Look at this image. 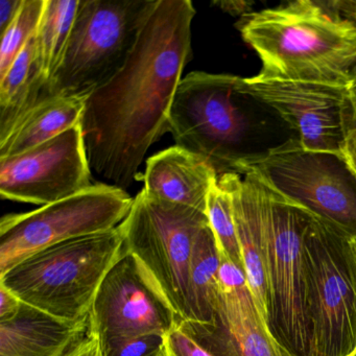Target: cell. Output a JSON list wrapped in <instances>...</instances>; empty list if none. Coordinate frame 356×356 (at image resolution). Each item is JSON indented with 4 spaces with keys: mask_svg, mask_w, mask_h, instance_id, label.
<instances>
[{
    "mask_svg": "<svg viewBox=\"0 0 356 356\" xmlns=\"http://www.w3.org/2000/svg\"><path fill=\"white\" fill-rule=\"evenodd\" d=\"M214 5L218 6L220 10L231 14L233 16L245 15L251 8V3L245 1H216Z\"/></svg>",
    "mask_w": 356,
    "mask_h": 356,
    "instance_id": "30",
    "label": "cell"
},
{
    "mask_svg": "<svg viewBox=\"0 0 356 356\" xmlns=\"http://www.w3.org/2000/svg\"><path fill=\"white\" fill-rule=\"evenodd\" d=\"M178 322L155 279L126 251L104 278L89 314L90 335L99 345L147 333L168 335Z\"/></svg>",
    "mask_w": 356,
    "mask_h": 356,
    "instance_id": "12",
    "label": "cell"
},
{
    "mask_svg": "<svg viewBox=\"0 0 356 356\" xmlns=\"http://www.w3.org/2000/svg\"><path fill=\"white\" fill-rule=\"evenodd\" d=\"M350 243H351L352 250H353L354 255L356 257V234H350Z\"/></svg>",
    "mask_w": 356,
    "mask_h": 356,
    "instance_id": "33",
    "label": "cell"
},
{
    "mask_svg": "<svg viewBox=\"0 0 356 356\" xmlns=\"http://www.w3.org/2000/svg\"><path fill=\"white\" fill-rule=\"evenodd\" d=\"M81 0H45L36 34L39 63L47 82L63 60Z\"/></svg>",
    "mask_w": 356,
    "mask_h": 356,
    "instance_id": "21",
    "label": "cell"
},
{
    "mask_svg": "<svg viewBox=\"0 0 356 356\" xmlns=\"http://www.w3.org/2000/svg\"><path fill=\"white\" fill-rule=\"evenodd\" d=\"M90 337L89 318L67 322L22 303L0 322V356H72Z\"/></svg>",
    "mask_w": 356,
    "mask_h": 356,
    "instance_id": "16",
    "label": "cell"
},
{
    "mask_svg": "<svg viewBox=\"0 0 356 356\" xmlns=\"http://www.w3.org/2000/svg\"><path fill=\"white\" fill-rule=\"evenodd\" d=\"M191 0H156L122 68L86 99L82 127L91 170L126 191L149 147L170 133L185 66L193 58Z\"/></svg>",
    "mask_w": 356,
    "mask_h": 356,
    "instance_id": "1",
    "label": "cell"
},
{
    "mask_svg": "<svg viewBox=\"0 0 356 356\" xmlns=\"http://www.w3.org/2000/svg\"><path fill=\"white\" fill-rule=\"evenodd\" d=\"M206 211L152 199L143 189L120 225L124 251L155 279L179 321H193L189 268L195 237L208 224Z\"/></svg>",
    "mask_w": 356,
    "mask_h": 356,
    "instance_id": "7",
    "label": "cell"
},
{
    "mask_svg": "<svg viewBox=\"0 0 356 356\" xmlns=\"http://www.w3.org/2000/svg\"><path fill=\"white\" fill-rule=\"evenodd\" d=\"M241 92L279 114L296 131L303 149L341 156V147L356 120L347 87L285 81L257 74L241 78Z\"/></svg>",
    "mask_w": 356,
    "mask_h": 356,
    "instance_id": "11",
    "label": "cell"
},
{
    "mask_svg": "<svg viewBox=\"0 0 356 356\" xmlns=\"http://www.w3.org/2000/svg\"><path fill=\"white\" fill-rule=\"evenodd\" d=\"M134 199L114 185L95 184L82 193L0 220V275L51 245L111 230L130 212Z\"/></svg>",
    "mask_w": 356,
    "mask_h": 356,
    "instance_id": "9",
    "label": "cell"
},
{
    "mask_svg": "<svg viewBox=\"0 0 356 356\" xmlns=\"http://www.w3.org/2000/svg\"><path fill=\"white\" fill-rule=\"evenodd\" d=\"M24 3V0H0V34L11 26Z\"/></svg>",
    "mask_w": 356,
    "mask_h": 356,
    "instance_id": "28",
    "label": "cell"
},
{
    "mask_svg": "<svg viewBox=\"0 0 356 356\" xmlns=\"http://www.w3.org/2000/svg\"><path fill=\"white\" fill-rule=\"evenodd\" d=\"M47 78L39 63L36 36L0 79V141L39 102L47 99Z\"/></svg>",
    "mask_w": 356,
    "mask_h": 356,
    "instance_id": "19",
    "label": "cell"
},
{
    "mask_svg": "<svg viewBox=\"0 0 356 356\" xmlns=\"http://www.w3.org/2000/svg\"><path fill=\"white\" fill-rule=\"evenodd\" d=\"M87 97H49L39 102L0 141V158L19 155L81 124Z\"/></svg>",
    "mask_w": 356,
    "mask_h": 356,
    "instance_id": "18",
    "label": "cell"
},
{
    "mask_svg": "<svg viewBox=\"0 0 356 356\" xmlns=\"http://www.w3.org/2000/svg\"><path fill=\"white\" fill-rule=\"evenodd\" d=\"M241 37L260 76L347 87L356 64V26L329 1L297 0L245 16Z\"/></svg>",
    "mask_w": 356,
    "mask_h": 356,
    "instance_id": "2",
    "label": "cell"
},
{
    "mask_svg": "<svg viewBox=\"0 0 356 356\" xmlns=\"http://www.w3.org/2000/svg\"><path fill=\"white\" fill-rule=\"evenodd\" d=\"M341 158L356 181V120L350 128L341 147Z\"/></svg>",
    "mask_w": 356,
    "mask_h": 356,
    "instance_id": "27",
    "label": "cell"
},
{
    "mask_svg": "<svg viewBox=\"0 0 356 356\" xmlns=\"http://www.w3.org/2000/svg\"><path fill=\"white\" fill-rule=\"evenodd\" d=\"M45 0H24L11 26L1 35L0 79L3 78L31 39L36 36Z\"/></svg>",
    "mask_w": 356,
    "mask_h": 356,
    "instance_id": "23",
    "label": "cell"
},
{
    "mask_svg": "<svg viewBox=\"0 0 356 356\" xmlns=\"http://www.w3.org/2000/svg\"><path fill=\"white\" fill-rule=\"evenodd\" d=\"M218 180V172L205 158L174 145L147 159L143 191L152 199L206 211Z\"/></svg>",
    "mask_w": 356,
    "mask_h": 356,
    "instance_id": "17",
    "label": "cell"
},
{
    "mask_svg": "<svg viewBox=\"0 0 356 356\" xmlns=\"http://www.w3.org/2000/svg\"><path fill=\"white\" fill-rule=\"evenodd\" d=\"M218 180L230 191L245 277L256 307L266 324V237L260 177L256 170H245L241 175L225 172Z\"/></svg>",
    "mask_w": 356,
    "mask_h": 356,
    "instance_id": "15",
    "label": "cell"
},
{
    "mask_svg": "<svg viewBox=\"0 0 356 356\" xmlns=\"http://www.w3.org/2000/svg\"><path fill=\"white\" fill-rule=\"evenodd\" d=\"M166 335L147 333L120 337L99 345L102 356H164Z\"/></svg>",
    "mask_w": 356,
    "mask_h": 356,
    "instance_id": "24",
    "label": "cell"
},
{
    "mask_svg": "<svg viewBox=\"0 0 356 356\" xmlns=\"http://www.w3.org/2000/svg\"><path fill=\"white\" fill-rule=\"evenodd\" d=\"M22 303L12 291L0 285V322H6L14 318Z\"/></svg>",
    "mask_w": 356,
    "mask_h": 356,
    "instance_id": "26",
    "label": "cell"
},
{
    "mask_svg": "<svg viewBox=\"0 0 356 356\" xmlns=\"http://www.w3.org/2000/svg\"><path fill=\"white\" fill-rule=\"evenodd\" d=\"M312 281L314 356L356 350V257L350 233L312 213L304 235Z\"/></svg>",
    "mask_w": 356,
    "mask_h": 356,
    "instance_id": "8",
    "label": "cell"
},
{
    "mask_svg": "<svg viewBox=\"0 0 356 356\" xmlns=\"http://www.w3.org/2000/svg\"><path fill=\"white\" fill-rule=\"evenodd\" d=\"M82 122L19 155L0 158V195L49 205L92 186Z\"/></svg>",
    "mask_w": 356,
    "mask_h": 356,
    "instance_id": "13",
    "label": "cell"
},
{
    "mask_svg": "<svg viewBox=\"0 0 356 356\" xmlns=\"http://www.w3.org/2000/svg\"><path fill=\"white\" fill-rule=\"evenodd\" d=\"M124 251L120 226L51 245L0 275V285L55 318H89L107 273Z\"/></svg>",
    "mask_w": 356,
    "mask_h": 356,
    "instance_id": "4",
    "label": "cell"
},
{
    "mask_svg": "<svg viewBox=\"0 0 356 356\" xmlns=\"http://www.w3.org/2000/svg\"><path fill=\"white\" fill-rule=\"evenodd\" d=\"M72 356H102L99 341L90 337V339Z\"/></svg>",
    "mask_w": 356,
    "mask_h": 356,
    "instance_id": "31",
    "label": "cell"
},
{
    "mask_svg": "<svg viewBox=\"0 0 356 356\" xmlns=\"http://www.w3.org/2000/svg\"><path fill=\"white\" fill-rule=\"evenodd\" d=\"M255 170L279 193L316 216L356 234V181L341 156L303 149L291 139L255 153L235 172Z\"/></svg>",
    "mask_w": 356,
    "mask_h": 356,
    "instance_id": "10",
    "label": "cell"
},
{
    "mask_svg": "<svg viewBox=\"0 0 356 356\" xmlns=\"http://www.w3.org/2000/svg\"><path fill=\"white\" fill-rule=\"evenodd\" d=\"M348 93H349L350 99L353 103L354 107L356 109V64L350 74L349 83L347 85Z\"/></svg>",
    "mask_w": 356,
    "mask_h": 356,
    "instance_id": "32",
    "label": "cell"
},
{
    "mask_svg": "<svg viewBox=\"0 0 356 356\" xmlns=\"http://www.w3.org/2000/svg\"><path fill=\"white\" fill-rule=\"evenodd\" d=\"M329 3L341 16L347 18L356 26V0H339V1H329Z\"/></svg>",
    "mask_w": 356,
    "mask_h": 356,
    "instance_id": "29",
    "label": "cell"
},
{
    "mask_svg": "<svg viewBox=\"0 0 356 356\" xmlns=\"http://www.w3.org/2000/svg\"><path fill=\"white\" fill-rule=\"evenodd\" d=\"M164 356H212L197 341H193L180 327L166 335Z\"/></svg>",
    "mask_w": 356,
    "mask_h": 356,
    "instance_id": "25",
    "label": "cell"
},
{
    "mask_svg": "<svg viewBox=\"0 0 356 356\" xmlns=\"http://www.w3.org/2000/svg\"><path fill=\"white\" fill-rule=\"evenodd\" d=\"M220 285L211 322L179 321L178 326L212 356H283L256 307L245 270L224 255Z\"/></svg>",
    "mask_w": 356,
    "mask_h": 356,
    "instance_id": "14",
    "label": "cell"
},
{
    "mask_svg": "<svg viewBox=\"0 0 356 356\" xmlns=\"http://www.w3.org/2000/svg\"><path fill=\"white\" fill-rule=\"evenodd\" d=\"M156 0H81L47 97H88L126 63Z\"/></svg>",
    "mask_w": 356,
    "mask_h": 356,
    "instance_id": "6",
    "label": "cell"
},
{
    "mask_svg": "<svg viewBox=\"0 0 356 356\" xmlns=\"http://www.w3.org/2000/svg\"><path fill=\"white\" fill-rule=\"evenodd\" d=\"M222 253L209 222L197 233L191 253L189 286L193 322L210 323L220 299Z\"/></svg>",
    "mask_w": 356,
    "mask_h": 356,
    "instance_id": "20",
    "label": "cell"
},
{
    "mask_svg": "<svg viewBox=\"0 0 356 356\" xmlns=\"http://www.w3.org/2000/svg\"><path fill=\"white\" fill-rule=\"evenodd\" d=\"M258 175L266 224L268 333L283 356H314L312 281L304 245L312 212Z\"/></svg>",
    "mask_w": 356,
    "mask_h": 356,
    "instance_id": "3",
    "label": "cell"
},
{
    "mask_svg": "<svg viewBox=\"0 0 356 356\" xmlns=\"http://www.w3.org/2000/svg\"><path fill=\"white\" fill-rule=\"evenodd\" d=\"M206 214L222 255L245 270L233 213L232 197L230 191L220 180L210 189Z\"/></svg>",
    "mask_w": 356,
    "mask_h": 356,
    "instance_id": "22",
    "label": "cell"
},
{
    "mask_svg": "<svg viewBox=\"0 0 356 356\" xmlns=\"http://www.w3.org/2000/svg\"><path fill=\"white\" fill-rule=\"evenodd\" d=\"M241 76L193 72L182 79L170 116L176 145L205 158L218 172H234L249 151L251 97Z\"/></svg>",
    "mask_w": 356,
    "mask_h": 356,
    "instance_id": "5",
    "label": "cell"
},
{
    "mask_svg": "<svg viewBox=\"0 0 356 356\" xmlns=\"http://www.w3.org/2000/svg\"><path fill=\"white\" fill-rule=\"evenodd\" d=\"M356 110V109H355Z\"/></svg>",
    "mask_w": 356,
    "mask_h": 356,
    "instance_id": "34",
    "label": "cell"
}]
</instances>
